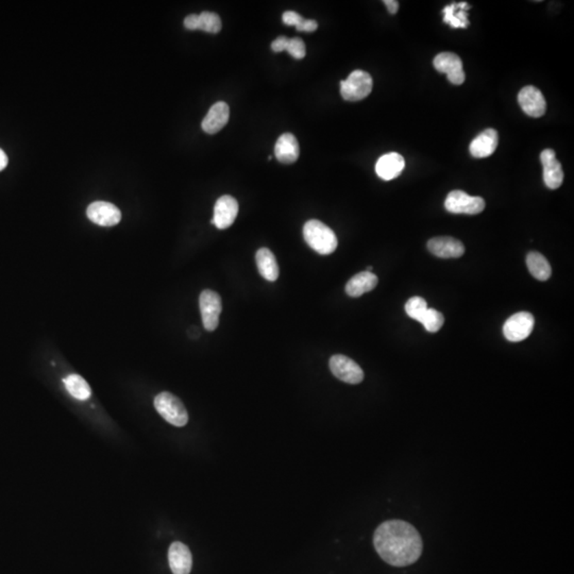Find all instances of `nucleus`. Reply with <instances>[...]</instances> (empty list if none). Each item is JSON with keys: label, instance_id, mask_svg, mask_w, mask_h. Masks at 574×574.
<instances>
[{"label": "nucleus", "instance_id": "f257e3e1", "mask_svg": "<svg viewBox=\"0 0 574 574\" xmlns=\"http://www.w3.org/2000/svg\"><path fill=\"white\" fill-rule=\"evenodd\" d=\"M373 545L384 562L395 567H406L417 562L423 543L417 529L403 520H388L375 529Z\"/></svg>", "mask_w": 574, "mask_h": 574}, {"label": "nucleus", "instance_id": "f03ea898", "mask_svg": "<svg viewBox=\"0 0 574 574\" xmlns=\"http://www.w3.org/2000/svg\"><path fill=\"white\" fill-rule=\"evenodd\" d=\"M303 238L312 249L323 255L333 253L338 245L334 231L316 219H312L304 225Z\"/></svg>", "mask_w": 574, "mask_h": 574}, {"label": "nucleus", "instance_id": "7ed1b4c3", "mask_svg": "<svg viewBox=\"0 0 574 574\" xmlns=\"http://www.w3.org/2000/svg\"><path fill=\"white\" fill-rule=\"evenodd\" d=\"M155 408L158 413L175 427H184L188 423V414L186 406L178 397L171 392H164L155 399Z\"/></svg>", "mask_w": 574, "mask_h": 574}, {"label": "nucleus", "instance_id": "20e7f679", "mask_svg": "<svg viewBox=\"0 0 574 574\" xmlns=\"http://www.w3.org/2000/svg\"><path fill=\"white\" fill-rule=\"evenodd\" d=\"M373 86L371 75L364 71H354L340 82V94L347 101H358L371 93Z\"/></svg>", "mask_w": 574, "mask_h": 574}, {"label": "nucleus", "instance_id": "39448f33", "mask_svg": "<svg viewBox=\"0 0 574 574\" xmlns=\"http://www.w3.org/2000/svg\"><path fill=\"white\" fill-rule=\"evenodd\" d=\"M485 200L481 197H473L463 190H453L448 195L445 208L453 214H468L477 215L484 211Z\"/></svg>", "mask_w": 574, "mask_h": 574}, {"label": "nucleus", "instance_id": "423d86ee", "mask_svg": "<svg viewBox=\"0 0 574 574\" xmlns=\"http://www.w3.org/2000/svg\"><path fill=\"white\" fill-rule=\"evenodd\" d=\"M329 366L333 375L342 382L355 385L364 380L363 369L348 356L335 354L330 358Z\"/></svg>", "mask_w": 574, "mask_h": 574}, {"label": "nucleus", "instance_id": "0eeeda50", "mask_svg": "<svg viewBox=\"0 0 574 574\" xmlns=\"http://www.w3.org/2000/svg\"><path fill=\"white\" fill-rule=\"evenodd\" d=\"M199 306L204 329L209 332L216 330L223 310L221 296L211 290H203L200 294Z\"/></svg>", "mask_w": 574, "mask_h": 574}, {"label": "nucleus", "instance_id": "6e6552de", "mask_svg": "<svg viewBox=\"0 0 574 574\" xmlns=\"http://www.w3.org/2000/svg\"><path fill=\"white\" fill-rule=\"evenodd\" d=\"M535 319L527 312H519L506 321L503 327V334L506 340L512 342L527 340L534 329Z\"/></svg>", "mask_w": 574, "mask_h": 574}, {"label": "nucleus", "instance_id": "1a4fd4ad", "mask_svg": "<svg viewBox=\"0 0 574 574\" xmlns=\"http://www.w3.org/2000/svg\"><path fill=\"white\" fill-rule=\"evenodd\" d=\"M433 64L439 73L447 75L449 82L451 84L454 86H460L464 84L466 75L463 69V62L456 53H439L435 57Z\"/></svg>", "mask_w": 574, "mask_h": 574}, {"label": "nucleus", "instance_id": "9d476101", "mask_svg": "<svg viewBox=\"0 0 574 574\" xmlns=\"http://www.w3.org/2000/svg\"><path fill=\"white\" fill-rule=\"evenodd\" d=\"M86 215L90 221L101 227H113L121 221L118 208L107 201H95L88 205Z\"/></svg>", "mask_w": 574, "mask_h": 574}, {"label": "nucleus", "instance_id": "9b49d317", "mask_svg": "<svg viewBox=\"0 0 574 574\" xmlns=\"http://www.w3.org/2000/svg\"><path fill=\"white\" fill-rule=\"evenodd\" d=\"M518 102L522 111L531 117H541L547 110V102L542 93L535 86H527L518 94Z\"/></svg>", "mask_w": 574, "mask_h": 574}, {"label": "nucleus", "instance_id": "f8f14e48", "mask_svg": "<svg viewBox=\"0 0 574 574\" xmlns=\"http://www.w3.org/2000/svg\"><path fill=\"white\" fill-rule=\"evenodd\" d=\"M238 203L236 199H234L232 196L225 195L215 203L214 216L211 223L216 225V228L223 230L233 225L238 217Z\"/></svg>", "mask_w": 574, "mask_h": 574}, {"label": "nucleus", "instance_id": "ddd939ff", "mask_svg": "<svg viewBox=\"0 0 574 574\" xmlns=\"http://www.w3.org/2000/svg\"><path fill=\"white\" fill-rule=\"evenodd\" d=\"M540 161L543 167V181L547 188L558 190L564 181L562 164L556 159V151L545 149L541 152Z\"/></svg>", "mask_w": 574, "mask_h": 574}, {"label": "nucleus", "instance_id": "4468645a", "mask_svg": "<svg viewBox=\"0 0 574 574\" xmlns=\"http://www.w3.org/2000/svg\"><path fill=\"white\" fill-rule=\"evenodd\" d=\"M427 249L433 255L440 259H458L465 252V247L462 242L449 236H440L429 240Z\"/></svg>", "mask_w": 574, "mask_h": 574}, {"label": "nucleus", "instance_id": "2eb2a0df", "mask_svg": "<svg viewBox=\"0 0 574 574\" xmlns=\"http://www.w3.org/2000/svg\"><path fill=\"white\" fill-rule=\"evenodd\" d=\"M169 567L173 574H190L192 566V553L184 543H171L169 550Z\"/></svg>", "mask_w": 574, "mask_h": 574}, {"label": "nucleus", "instance_id": "dca6fc26", "mask_svg": "<svg viewBox=\"0 0 574 574\" xmlns=\"http://www.w3.org/2000/svg\"><path fill=\"white\" fill-rule=\"evenodd\" d=\"M229 118H230L229 105L223 101L216 102L215 105H212L208 114L202 121V129L208 134H215L228 124Z\"/></svg>", "mask_w": 574, "mask_h": 574}, {"label": "nucleus", "instance_id": "f3484780", "mask_svg": "<svg viewBox=\"0 0 574 574\" xmlns=\"http://www.w3.org/2000/svg\"><path fill=\"white\" fill-rule=\"evenodd\" d=\"M498 142V132L495 129H486L471 142L470 153L477 159L490 157L496 151Z\"/></svg>", "mask_w": 574, "mask_h": 574}, {"label": "nucleus", "instance_id": "a211bd4d", "mask_svg": "<svg viewBox=\"0 0 574 574\" xmlns=\"http://www.w3.org/2000/svg\"><path fill=\"white\" fill-rule=\"evenodd\" d=\"M404 166H405V161L403 157L397 152H390L377 160L375 173L383 180L390 181L400 176Z\"/></svg>", "mask_w": 574, "mask_h": 574}, {"label": "nucleus", "instance_id": "6ab92c4d", "mask_svg": "<svg viewBox=\"0 0 574 574\" xmlns=\"http://www.w3.org/2000/svg\"><path fill=\"white\" fill-rule=\"evenodd\" d=\"M275 155L282 164H292L300 155L299 142L292 133H284L278 138L275 146Z\"/></svg>", "mask_w": 574, "mask_h": 574}, {"label": "nucleus", "instance_id": "aec40b11", "mask_svg": "<svg viewBox=\"0 0 574 574\" xmlns=\"http://www.w3.org/2000/svg\"><path fill=\"white\" fill-rule=\"evenodd\" d=\"M255 261L260 275L265 280L275 282L279 278V275H280L279 265L275 254L271 250L267 248H261L258 250L255 254Z\"/></svg>", "mask_w": 574, "mask_h": 574}, {"label": "nucleus", "instance_id": "412c9836", "mask_svg": "<svg viewBox=\"0 0 574 574\" xmlns=\"http://www.w3.org/2000/svg\"><path fill=\"white\" fill-rule=\"evenodd\" d=\"M377 285V277L375 273L363 271L350 279L346 285L347 295L353 298L363 296L366 292L375 290Z\"/></svg>", "mask_w": 574, "mask_h": 574}, {"label": "nucleus", "instance_id": "4be33fe9", "mask_svg": "<svg viewBox=\"0 0 574 574\" xmlns=\"http://www.w3.org/2000/svg\"><path fill=\"white\" fill-rule=\"evenodd\" d=\"M471 5L467 3H452L447 5L442 10L444 13V22L450 25L452 28H467L469 26L468 21V10Z\"/></svg>", "mask_w": 574, "mask_h": 574}, {"label": "nucleus", "instance_id": "5701e85b", "mask_svg": "<svg viewBox=\"0 0 574 574\" xmlns=\"http://www.w3.org/2000/svg\"><path fill=\"white\" fill-rule=\"evenodd\" d=\"M527 266L531 275L539 281L548 280L552 273L548 260L539 252L532 251L527 254Z\"/></svg>", "mask_w": 574, "mask_h": 574}, {"label": "nucleus", "instance_id": "b1692460", "mask_svg": "<svg viewBox=\"0 0 574 574\" xmlns=\"http://www.w3.org/2000/svg\"><path fill=\"white\" fill-rule=\"evenodd\" d=\"M63 382H64L67 392L77 400L86 401L92 395L90 385L81 375H69L68 377H65Z\"/></svg>", "mask_w": 574, "mask_h": 574}, {"label": "nucleus", "instance_id": "393cba45", "mask_svg": "<svg viewBox=\"0 0 574 574\" xmlns=\"http://www.w3.org/2000/svg\"><path fill=\"white\" fill-rule=\"evenodd\" d=\"M419 323H423V327H425L427 332L436 333L444 325V315L440 312L436 311V310L427 309L425 315L420 319Z\"/></svg>", "mask_w": 574, "mask_h": 574}, {"label": "nucleus", "instance_id": "a878e982", "mask_svg": "<svg viewBox=\"0 0 574 574\" xmlns=\"http://www.w3.org/2000/svg\"><path fill=\"white\" fill-rule=\"evenodd\" d=\"M221 19L219 15L214 12H202L199 14V30L208 34H219L221 32Z\"/></svg>", "mask_w": 574, "mask_h": 574}, {"label": "nucleus", "instance_id": "bb28decb", "mask_svg": "<svg viewBox=\"0 0 574 574\" xmlns=\"http://www.w3.org/2000/svg\"><path fill=\"white\" fill-rule=\"evenodd\" d=\"M427 309V301L421 297H413L405 304L406 314L414 321H419Z\"/></svg>", "mask_w": 574, "mask_h": 574}, {"label": "nucleus", "instance_id": "cd10ccee", "mask_svg": "<svg viewBox=\"0 0 574 574\" xmlns=\"http://www.w3.org/2000/svg\"><path fill=\"white\" fill-rule=\"evenodd\" d=\"M286 51L295 59H303L306 55L305 44L300 38H290L288 44H287Z\"/></svg>", "mask_w": 574, "mask_h": 574}, {"label": "nucleus", "instance_id": "c85d7f7f", "mask_svg": "<svg viewBox=\"0 0 574 574\" xmlns=\"http://www.w3.org/2000/svg\"><path fill=\"white\" fill-rule=\"evenodd\" d=\"M282 21L287 26L297 27L303 21V17L294 11H286L283 13Z\"/></svg>", "mask_w": 574, "mask_h": 574}, {"label": "nucleus", "instance_id": "c756f323", "mask_svg": "<svg viewBox=\"0 0 574 574\" xmlns=\"http://www.w3.org/2000/svg\"><path fill=\"white\" fill-rule=\"evenodd\" d=\"M298 32H314L319 28V24L313 19H304L296 27Z\"/></svg>", "mask_w": 574, "mask_h": 574}, {"label": "nucleus", "instance_id": "7c9ffc66", "mask_svg": "<svg viewBox=\"0 0 574 574\" xmlns=\"http://www.w3.org/2000/svg\"><path fill=\"white\" fill-rule=\"evenodd\" d=\"M288 40H290V38H287L286 36H279V38H275V40H273V44H271V49H273L275 53H282V51L286 50Z\"/></svg>", "mask_w": 574, "mask_h": 574}, {"label": "nucleus", "instance_id": "2f4dec72", "mask_svg": "<svg viewBox=\"0 0 574 574\" xmlns=\"http://www.w3.org/2000/svg\"><path fill=\"white\" fill-rule=\"evenodd\" d=\"M184 27L188 30H199V14H190L184 19Z\"/></svg>", "mask_w": 574, "mask_h": 574}, {"label": "nucleus", "instance_id": "473e14b6", "mask_svg": "<svg viewBox=\"0 0 574 574\" xmlns=\"http://www.w3.org/2000/svg\"><path fill=\"white\" fill-rule=\"evenodd\" d=\"M383 3L386 5L387 10H388V12L390 14H396L398 12L399 3L396 0H384Z\"/></svg>", "mask_w": 574, "mask_h": 574}, {"label": "nucleus", "instance_id": "72a5a7b5", "mask_svg": "<svg viewBox=\"0 0 574 574\" xmlns=\"http://www.w3.org/2000/svg\"><path fill=\"white\" fill-rule=\"evenodd\" d=\"M8 165V157L5 155V152L3 151V149H0V171H3V169L7 167Z\"/></svg>", "mask_w": 574, "mask_h": 574}, {"label": "nucleus", "instance_id": "f704fd0d", "mask_svg": "<svg viewBox=\"0 0 574 574\" xmlns=\"http://www.w3.org/2000/svg\"><path fill=\"white\" fill-rule=\"evenodd\" d=\"M371 271H373V267H371V266H369V267H367V271H369V273H371Z\"/></svg>", "mask_w": 574, "mask_h": 574}]
</instances>
